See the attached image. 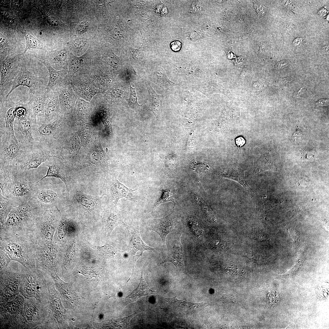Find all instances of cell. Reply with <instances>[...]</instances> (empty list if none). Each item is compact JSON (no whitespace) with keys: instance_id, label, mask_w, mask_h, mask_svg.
Returning a JSON list of instances; mask_svg holds the SVG:
<instances>
[{"instance_id":"obj_1","label":"cell","mask_w":329,"mask_h":329,"mask_svg":"<svg viewBox=\"0 0 329 329\" xmlns=\"http://www.w3.org/2000/svg\"><path fill=\"white\" fill-rule=\"evenodd\" d=\"M0 193L20 204L32 198L37 182L30 171L18 170L16 166H0Z\"/></svg>"},{"instance_id":"obj_2","label":"cell","mask_w":329,"mask_h":329,"mask_svg":"<svg viewBox=\"0 0 329 329\" xmlns=\"http://www.w3.org/2000/svg\"><path fill=\"white\" fill-rule=\"evenodd\" d=\"M44 209L33 198L20 204L11 211L5 221L0 224V238L31 233Z\"/></svg>"},{"instance_id":"obj_3","label":"cell","mask_w":329,"mask_h":329,"mask_svg":"<svg viewBox=\"0 0 329 329\" xmlns=\"http://www.w3.org/2000/svg\"><path fill=\"white\" fill-rule=\"evenodd\" d=\"M36 242L31 233L19 236L0 238V249L11 260L23 266H36Z\"/></svg>"},{"instance_id":"obj_4","label":"cell","mask_w":329,"mask_h":329,"mask_svg":"<svg viewBox=\"0 0 329 329\" xmlns=\"http://www.w3.org/2000/svg\"><path fill=\"white\" fill-rule=\"evenodd\" d=\"M20 272V293L25 298H34L48 302L47 279L49 274L36 266H23Z\"/></svg>"},{"instance_id":"obj_5","label":"cell","mask_w":329,"mask_h":329,"mask_svg":"<svg viewBox=\"0 0 329 329\" xmlns=\"http://www.w3.org/2000/svg\"><path fill=\"white\" fill-rule=\"evenodd\" d=\"M53 317L48 302L34 298H25L23 309V329H49Z\"/></svg>"},{"instance_id":"obj_6","label":"cell","mask_w":329,"mask_h":329,"mask_svg":"<svg viewBox=\"0 0 329 329\" xmlns=\"http://www.w3.org/2000/svg\"><path fill=\"white\" fill-rule=\"evenodd\" d=\"M67 117L62 114L54 121L47 123L33 122L32 135L35 141L56 157V146L59 136L64 132L65 122Z\"/></svg>"},{"instance_id":"obj_7","label":"cell","mask_w":329,"mask_h":329,"mask_svg":"<svg viewBox=\"0 0 329 329\" xmlns=\"http://www.w3.org/2000/svg\"><path fill=\"white\" fill-rule=\"evenodd\" d=\"M61 215L57 207L45 208L31 232L36 244L53 243L54 234Z\"/></svg>"},{"instance_id":"obj_8","label":"cell","mask_w":329,"mask_h":329,"mask_svg":"<svg viewBox=\"0 0 329 329\" xmlns=\"http://www.w3.org/2000/svg\"><path fill=\"white\" fill-rule=\"evenodd\" d=\"M48 178L37 180L32 198L44 208L57 207L60 209L65 201V190Z\"/></svg>"},{"instance_id":"obj_9","label":"cell","mask_w":329,"mask_h":329,"mask_svg":"<svg viewBox=\"0 0 329 329\" xmlns=\"http://www.w3.org/2000/svg\"><path fill=\"white\" fill-rule=\"evenodd\" d=\"M25 298L20 293L12 299L0 303L2 329H23V309Z\"/></svg>"},{"instance_id":"obj_10","label":"cell","mask_w":329,"mask_h":329,"mask_svg":"<svg viewBox=\"0 0 329 329\" xmlns=\"http://www.w3.org/2000/svg\"><path fill=\"white\" fill-rule=\"evenodd\" d=\"M26 150V147L19 143L15 136L6 134L0 136V166H16Z\"/></svg>"},{"instance_id":"obj_11","label":"cell","mask_w":329,"mask_h":329,"mask_svg":"<svg viewBox=\"0 0 329 329\" xmlns=\"http://www.w3.org/2000/svg\"><path fill=\"white\" fill-rule=\"evenodd\" d=\"M136 190L126 187L118 180L117 175L110 174L106 176L101 191L102 196H107L109 204H117L121 198L134 199L136 196Z\"/></svg>"},{"instance_id":"obj_12","label":"cell","mask_w":329,"mask_h":329,"mask_svg":"<svg viewBox=\"0 0 329 329\" xmlns=\"http://www.w3.org/2000/svg\"><path fill=\"white\" fill-rule=\"evenodd\" d=\"M59 253L53 243L36 244V266L50 276L56 274Z\"/></svg>"},{"instance_id":"obj_13","label":"cell","mask_w":329,"mask_h":329,"mask_svg":"<svg viewBox=\"0 0 329 329\" xmlns=\"http://www.w3.org/2000/svg\"><path fill=\"white\" fill-rule=\"evenodd\" d=\"M8 266L0 271V303L11 300L20 293V270H13Z\"/></svg>"},{"instance_id":"obj_14","label":"cell","mask_w":329,"mask_h":329,"mask_svg":"<svg viewBox=\"0 0 329 329\" xmlns=\"http://www.w3.org/2000/svg\"><path fill=\"white\" fill-rule=\"evenodd\" d=\"M24 86L29 89V93H36L47 90V85L38 77L30 72L23 64L18 75L12 81L4 85L8 89L11 87L6 98L16 88Z\"/></svg>"},{"instance_id":"obj_15","label":"cell","mask_w":329,"mask_h":329,"mask_svg":"<svg viewBox=\"0 0 329 329\" xmlns=\"http://www.w3.org/2000/svg\"><path fill=\"white\" fill-rule=\"evenodd\" d=\"M98 65L89 66L84 69L92 79L98 93L104 94L115 82L119 74L113 68Z\"/></svg>"},{"instance_id":"obj_16","label":"cell","mask_w":329,"mask_h":329,"mask_svg":"<svg viewBox=\"0 0 329 329\" xmlns=\"http://www.w3.org/2000/svg\"><path fill=\"white\" fill-rule=\"evenodd\" d=\"M26 147L23 157L16 166L19 171L26 172L36 168L53 157L49 151L37 143Z\"/></svg>"},{"instance_id":"obj_17","label":"cell","mask_w":329,"mask_h":329,"mask_svg":"<svg viewBox=\"0 0 329 329\" xmlns=\"http://www.w3.org/2000/svg\"><path fill=\"white\" fill-rule=\"evenodd\" d=\"M69 80L77 98L90 102L93 98L98 94L92 79L84 69L77 72Z\"/></svg>"},{"instance_id":"obj_18","label":"cell","mask_w":329,"mask_h":329,"mask_svg":"<svg viewBox=\"0 0 329 329\" xmlns=\"http://www.w3.org/2000/svg\"><path fill=\"white\" fill-rule=\"evenodd\" d=\"M55 157L50 158L41 165L48 169L46 175L39 180L46 177L59 178L63 181L65 186L66 193L74 189L76 179L68 169L65 164L62 161L56 160Z\"/></svg>"},{"instance_id":"obj_19","label":"cell","mask_w":329,"mask_h":329,"mask_svg":"<svg viewBox=\"0 0 329 329\" xmlns=\"http://www.w3.org/2000/svg\"><path fill=\"white\" fill-rule=\"evenodd\" d=\"M33 122L27 114L20 118H16L13 128L16 140L25 147L30 146L36 143L32 135Z\"/></svg>"},{"instance_id":"obj_20","label":"cell","mask_w":329,"mask_h":329,"mask_svg":"<svg viewBox=\"0 0 329 329\" xmlns=\"http://www.w3.org/2000/svg\"><path fill=\"white\" fill-rule=\"evenodd\" d=\"M177 221V216L173 210L170 214L164 218L150 220L147 223L146 228L157 233L166 249L165 238L168 234L174 230Z\"/></svg>"},{"instance_id":"obj_21","label":"cell","mask_w":329,"mask_h":329,"mask_svg":"<svg viewBox=\"0 0 329 329\" xmlns=\"http://www.w3.org/2000/svg\"><path fill=\"white\" fill-rule=\"evenodd\" d=\"M57 92L61 113L66 116L72 112L77 99L75 94L69 80L68 78L57 87Z\"/></svg>"},{"instance_id":"obj_22","label":"cell","mask_w":329,"mask_h":329,"mask_svg":"<svg viewBox=\"0 0 329 329\" xmlns=\"http://www.w3.org/2000/svg\"><path fill=\"white\" fill-rule=\"evenodd\" d=\"M0 101V118L4 119L5 123L4 127L0 129V136L6 134L15 136L13 126L18 103L14 102L9 97L1 99Z\"/></svg>"},{"instance_id":"obj_23","label":"cell","mask_w":329,"mask_h":329,"mask_svg":"<svg viewBox=\"0 0 329 329\" xmlns=\"http://www.w3.org/2000/svg\"><path fill=\"white\" fill-rule=\"evenodd\" d=\"M48 97L42 113L37 119V123L45 124L52 122L56 119L61 114L56 90L48 92Z\"/></svg>"},{"instance_id":"obj_24","label":"cell","mask_w":329,"mask_h":329,"mask_svg":"<svg viewBox=\"0 0 329 329\" xmlns=\"http://www.w3.org/2000/svg\"><path fill=\"white\" fill-rule=\"evenodd\" d=\"M123 225L128 231L129 236V242L124 251L128 255L134 256L137 252L140 251V255L143 257V252L145 250L154 251L155 249L147 246L142 240L139 232L138 224L129 226L124 223Z\"/></svg>"},{"instance_id":"obj_25","label":"cell","mask_w":329,"mask_h":329,"mask_svg":"<svg viewBox=\"0 0 329 329\" xmlns=\"http://www.w3.org/2000/svg\"><path fill=\"white\" fill-rule=\"evenodd\" d=\"M29 100L23 104L27 114L33 122L37 123L38 116L42 112L48 97L46 91L36 93H29Z\"/></svg>"},{"instance_id":"obj_26","label":"cell","mask_w":329,"mask_h":329,"mask_svg":"<svg viewBox=\"0 0 329 329\" xmlns=\"http://www.w3.org/2000/svg\"><path fill=\"white\" fill-rule=\"evenodd\" d=\"M52 279L51 276L48 275L47 279L48 291V306L52 316L57 319L59 324L64 326L65 317L63 308Z\"/></svg>"},{"instance_id":"obj_27","label":"cell","mask_w":329,"mask_h":329,"mask_svg":"<svg viewBox=\"0 0 329 329\" xmlns=\"http://www.w3.org/2000/svg\"><path fill=\"white\" fill-rule=\"evenodd\" d=\"M126 211L119 210L117 204H109L104 212L103 221L108 237L114 229L119 225H123L127 215Z\"/></svg>"},{"instance_id":"obj_28","label":"cell","mask_w":329,"mask_h":329,"mask_svg":"<svg viewBox=\"0 0 329 329\" xmlns=\"http://www.w3.org/2000/svg\"><path fill=\"white\" fill-rule=\"evenodd\" d=\"M21 54L11 58L7 56L0 61V85L8 83L18 75L23 64L20 65L19 57Z\"/></svg>"},{"instance_id":"obj_29","label":"cell","mask_w":329,"mask_h":329,"mask_svg":"<svg viewBox=\"0 0 329 329\" xmlns=\"http://www.w3.org/2000/svg\"><path fill=\"white\" fill-rule=\"evenodd\" d=\"M182 234V232H180L175 233L174 245L168 252L167 257L156 267L167 262H170L172 263L178 270L185 271L183 247L180 241Z\"/></svg>"},{"instance_id":"obj_30","label":"cell","mask_w":329,"mask_h":329,"mask_svg":"<svg viewBox=\"0 0 329 329\" xmlns=\"http://www.w3.org/2000/svg\"><path fill=\"white\" fill-rule=\"evenodd\" d=\"M71 54L64 48L57 49L48 53L45 60L57 70H68Z\"/></svg>"},{"instance_id":"obj_31","label":"cell","mask_w":329,"mask_h":329,"mask_svg":"<svg viewBox=\"0 0 329 329\" xmlns=\"http://www.w3.org/2000/svg\"><path fill=\"white\" fill-rule=\"evenodd\" d=\"M47 68L49 74L48 83L47 85V91L55 90L57 87L67 78L68 70H57L54 69L46 60H42L35 56Z\"/></svg>"},{"instance_id":"obj_32","label":"cell","mask_w":329,"mask_h":329,"mask_svg":"<svg viewBox=\"0 0 329 329\" xmlns=\"http://www.w3.org/2000/svg\"><path fill=\"white\" fill-rule=\"evenodd\" d=\"M91 57L88 49L83 55L78 56H74L72 53L69 60L67 78H71L77 72L89 66Z\"/></svg>"},{"instance_id":"obj_33","label":"cell","mask_w":329,"mask_h":329,"mask_svg":"<svg viewBox=\"0 0 329 329\" xmlns=\"http://www.w3.org/2000/svg\"><path fill=\"white\" fill-rule=\"evenodd\" d=\"M144 267L141 271L140 281L137 287L125 298L124 305L126 306L129 304L134 302L141 297L152 294H160L164 291H157L150 288L146 284L143 277Z\"/></svg>"},{"instance_id":"obj_34","label":"cell","mask_w":329,"mask_h":329,"mask_svg":"<svg viewBox=\"0 0 329 329\" xmlns=\"http://www.w3.org/2000/svg\"><path fill=\"white\" fill-rule=\"evenodd\" d=\"M126 89L122 83L117 81L105 93L104 96L110 104H117L126 100Z\"/></svg>"},{"instance_id":"obj_35","label":"cell","mask_w":329,"mask_h":329,"mask_svg":"<svg viewBox=\"0 0 329 329\" xmlns=\"http://www.w3.org/2000/svg\"><path fill=\"white\" fill-rule=\"evenodd\" d=\"M149 96V108L158 119L162 114L163 96L157 94L153 89L149 81L145 82Z\"/></svg>"},{"instance_id":"obj_36","label":"cell","mask_w":329,"mask_h":329,"mask_svg":"<svg viewBox=\"0 0 329 329\" xmlns=\"http://www.w3.org/2000/svg\"><path fill=\"white\" fill-rule=\"evenodd\" d=\"M98 62H102L116 70L119 74H123L124 70L122 55H116L111 50L105 51L97 59Z\"/></svg>"},{"instance_id":"obj_37","label":"cell","mask_w":329,"mask_h":329,"mask_svg":"<svg viewBox=\"0 0 329 329\" xmlns=\"http://www.w3.org/2000/svg\"><path fill=\"white\" fill-rule=\"evenodd\" d=\"M150 80L161 88L165 92L171 87L175 86L178 84L171 81L168 77L164 70L161 67L157 68L150 75Z\"/></svg>"},{"instance_id":"obj_38","label":"cell","mask_w":329,"mask_h":329,"mask_svg":"<svg viewBox=\"0 0 329 329\" xmlns=\"http://www.w3.org/2000/svg\"><path fill=\"white\" fill-rule=\"evenodd\" d=\"M87 163L92 167L101 168L108 167L110 161L103 151H91L87 156Z\"/></svg>"},{"instance_id":"obj_39","label":"cell","mask_w":329,"mask_h":329,"mask_svg":"<svg viewBox=\"0 0 329 329\" xmlns=\"http://www.w3.org/2000/svg\"><path fill=\"white\" fill-rule=\"evenodd\" d=\"M0 224H2L5 221L11 211L20 204L11 199L4 197L0 193Z\"/></svg>"},{"instance_id":"obj_40","label":"cell","mask_w":329,"mask_h":329,"mask_svg":"<svg viewBox=\"0 0 329 329\" xmlns=\"http://www.w3.org/2000/svg\"><path fill=\"white\" fill-rule=\"evenodd\" d=\"M221 176L224 178L234 180L242 186L245 189L248 191L253 193L254 191L248 184L244 176V174L237 170H233L222 173Z\"/></svg>"},{"instance_id":"obj_41","label":"cell","mask_w":329,"mask_h":329,"mask_svg":"<svg viewBox=\"0 0 329 329\" xmlns=\"http://www.w3.org/2000/svg\"><path fill=\"white\" fill-rule=\"evenodd\" d=\"M88 41V40L86 38L78 37L67 42V44L71 53L74 56H78L83 55L82 52Z\"/></svg>"},{"instance_id":"obj_42","label":"cell","mask_w":329,"mask_h":329,"mask_svg":"<svg viewBox=\"0 0 329 329\" xmlns=\"http://www.w3.org/2000/svg\"><path fill=\"white\" fill-rule=\"evenodd\" d=\"M26 45L24 51L22 53L24 55L27 51L31 49H40L46 51L44 47L43 43L37 38L30 31H25L24 33Z\"/></svg>"},{"instance_id":"obj_43","label":"cell","mask_w":329,"mask_h":329,"mask_svg":"<svg viewBox=\"0 0 329 329\" xmlns=\"http://www.w3.org/2000/svg\"><path fill=\"white\" fill-rule=\"evenodd\" d=\"M110 27L109 30L108 32L109 40H111L115 42H121V40H126V32L123 30L120 24L117 23L116 22H113Z\"/></svg>"},{"instance_id":"obj_44","label":"cell","mask_w":329,"mask_h":329,"mask_svg":"<svg viewBox=\"0 0 329 329\" xmlns=\"http://www.w3.org/2000/svg\"><path fill=\"white\" fill-rule=\"evenodd\" d=\"M141 50L140 48L138 49L132 48L126 49L131 64L133 66L141 67L145 63L144 53Z\"/></svg>"},{"instance_id":"obj_45","label":"cell","mask_w":329,"mask_h":329,"mask_svg":"<svg viewBox=\"0 0 329 329\" xmlns=\"http://www.w3.org/2000/svg\"><path fill=\"white\" fill-rule=\"evenodd\" d=\"M90 105V102L83 99L77 98L75 106L77 118L81 120L87 118Z\"/></svg>"},{"instance_id":"obj_46","label":"cell","mask_w":329,"mask_h":329,"mask_svg":"<svg viewBox=\"0 0 329 329\" xmlns=\"http://www.w3.org/2000/svg\"><path fill=\"white\" fill-rule=\"evenodd\" d=\"M161 191L162 192L161 195L154 204L153 207V208L168 202L171 201L174 203V195L171 189H162Z\"/></svg>"},{"instance_id":"obj_47","label":"cell","mask_w":329,"mask_h":329,"mask_svg":"<svg viewBox=\"0 0 329 329\" xmlns=\"http://www.w3.org/2000/svg\"><path fill=\"white\" fill-rule=\"evenodd\" d=\"M129 83L130 87V93L129 97L127 99V101L129 107L134 110H138L140 108L141 105H139L137 101V97L135 91L136 87H133L131 85L129 78Z\"/></svg>"},{"instance_id":"obj_48","label":"cell","mask_w":329,"mask_h":329,"mask_svg":"<svg viewBox=\"0 0 329 329\" xmlns=\"http://www.w3.org/2000/svg\"><path fill=\"white\" fill-rule=\"evenodd\" d=\"M34 8L41 12L44 19L50 25L53 27H57L60 25V22L56 18L49 14L43 9H41L35 6H34Z\"/></svg>"},{"instance_id":"obj_49","label":"cell","mask_w":329,"mask_h":329,"mask_svg":"<svg viewBox=\"0 0 329 329\" xmlns=\"http://www.w3.org/2000/svg\"><path fill=\"white\" fill-rule=\"evenodd\" d=\"M0 271L6 268L12 260L8 255L4 251L0 249Z\"/></svg>"},{"instance_id":"obj_50","label":"cell","mask_w":329,"mask_h":329,"mask_svg":"<svg viewBox=\"0 0 329 329\" xmlns=\"http://www.w3.org/2000/svg\"><path fill=\"white\" fill-rule=\"evenodd\" d=\"M88 28V23L85 21H83L80 23L77 26L76 33L78 35H81L85 33Z\"/></svg>"},{"instance_id":"obj_51","label":"cell","mask_w":329,"mask_h":329,"mask_svg":"<svg viewBox=\"0 0 329 329\" xmlns=\"http://www.w3.org/2000/svg\"><path fill=\"white\" fill-rule=\"evenodd\" d=\"M138 312H136L134 313L129 316L127 317L122 318L120 319V322L121 325L124 327H127L130 326L131 324L130 320L133 316L137 314Z\"/></svg>"},{"instance_id":"obj_52","label":"cell","mask_w":329,"mask_h":329,"mask_svg":"<svg viewBox=\"0 0 329 329\" xmlns=\"http://www.w3.org/2000/svg\"><path fill=\"white\" fill-rule=\"evenodd\" d=\"M92 2L100 10L102 11L103 12H104L105 13V15H108V13H107L108 11L104 1L93 0L92 1Z\"/></svg>"},{"instance_id":"obj_53","label":"cell","mask_w":329,"mask_h":329,"mask_svg":"<svg viewBox=\"0 0 329 329\" xmlns=\"http://www.w3.org/2000/svg\"><path fill=\"white\" fill-rule=\"evenodd\" d=\"M254 7L258 14L261 15H264L265 14V8L262 4L258 3H255L254 4Z\"/></svg>"},{"instance_id":"obj_54","label":"cell","mask_w":329,"mask_h":329,"mask_svg":"<svg viewBox=\"0 0 329 329\" xmlns=\"http://www.w3.org/2000/svg\"><path fill=\"white\" fill-rule=\"evenodd\" d=\"M182 46V44L179 41H174L172 42L170 44L172 49L174 51H178L180 50Z\"/></svg>"},{"instance_id":"obj_55","label":"cell","mask_w":329,"mask_h":329,"mask_svg":"<svg viewBox=\"0 0 329 329\" xmlns=\"http://www.w3.org/2000/svg\"><path fill=\"white\" fill-rule=\"evenodd\" d=\"M269 294L268 296H267L268 302L270 304L274 305L277 303V301H278L276 299V297L272 293Z\"/></svg>"},{"instance_id":"obj_56","label":"cell","mask_w":329,"mask_h":329,"mask_svg":"<svg viewBox=\"0 0 329 329\" xmlns=\"http://www.w3.org/2000/svg\"><path fill=\"white\" fill-rule=\"evenodd\" d=\"M224 299L225 301H227L229 302H235V301H236V299L235 297L232 294H229L225 296L224 297Z\"/></svg>"},{"instance_id":"obj_57","label":"cell","mask_w":329,"mask_h":329,"mask_svg":"<svg viewBox=\"0 0 329 329\" xmlns=\"http://www.w3.org/2000/svg\"><path fill=\"white\" fill-rule=\"evenodd\" d=\"M316 104L319 106H327L329 104V101L327 99H320Z\"/></svg>"},{"instance_id":"obj_58","label":"cell","mask_w":329,"mask_h":329,"mask_svg":"<svg viewBox=\"0 0 329 329\" xmlns=\"http://www.w3.org/2000/svg\"><path fill=\"white\" fill-rule=\"evenodd\" d=\"M235 142L238 147H241L245 143L246 141L242 137H239L236 139Z\"/></svg>"},{"instance_id":"obj_59","label":"cell","mask_w":329,"mask_h":329,"mask_svg":"<svg viewBox=\"0 0 329 329\" xmlns=\"http://www.w3.org/2000/svg\"><path fill=\"white\" fill-rule=\"evenodd\" d=\"M302 136L303 135L302 132L300 129L299 127L298 126V128L296 129V132L292 135V138L293 139L295 140Z\"/></svg>"},{"instance_id":"obj_60","label":"cell","mask_w":329,"mask_h":329,"mask_svg":"<svg viewBox=\"0 0 329 329\" xmlns=\"http://www.w3.org/2000/svg\"><path fill=\"white\" fill-rule=\"evenodd\" d=\"M288 65V63L285 61H281L279 64L278 66L279 68H282Z\"/></svg>"},{"instance_id":"obj_61","label":"cell","mask_w":329,"mask_h":329,"mask_svg":"<svg viewBox=\"0 0 329 329\" xmlns=\"http://www.w3.org/2000/svg\"><path fill=\"white\" fill-rule=\"evenodd\" d=\"M302 41V39L300 38H295L293 41V43L294 44L298 45H299Z\"/></svg>"}]
</instances>
